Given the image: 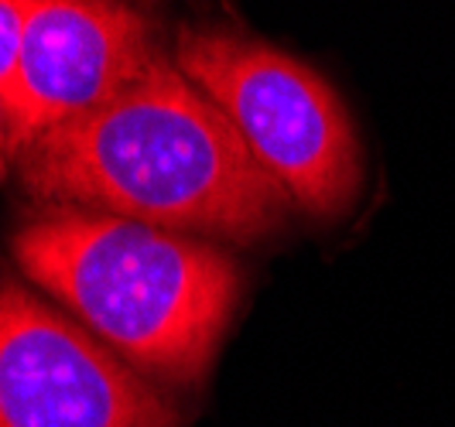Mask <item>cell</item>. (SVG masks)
Masks as SVG:
<instances>
[{
	"instance_id": "6da1fadb",
	"label": "cell",
	"mask_w": 455,
	"mask_h": 427,
	"mask_svg": "<svg viewBox=\"0 0 455 427\" xmlns=\"http://www.w3.org/2000/svg\"><path fill=\"white\" fill-rule=\"evenodd\" d=\"M18 164L35 205H72L253 247L295 202L243 137L172 59V45L103 107L55 127Z\"/></svg>"
},
{
	"instance_id": "7a4b0ae2",
	"label": "cell",
	"mask_w": 455,
	"mask_h": 427,
	"mask_svg": "<svg viewBox=\"0 0 455 427\" xmlns=\"http://www.w3.org/2000/svg\"><path fill=\"white\" fill-rule=\"evenodd\" d=\"M21 273L158 386L209 376L243 297L220 243L72 205H35L11 233Z\"/></svg>"
},
{
	"instance_id": "3957f363",
	"label": "cell",
	"mask_w": 455,
	"mask_h": 427,
	"mask_svg": "<svg viewBox=\"0 0 455 427\" xmlns=\"http://www.w3.org/2000/svg\"><path fill=\"white\" fill-rule=\"evenodd\" d=\"M172 59L227 113L295 209L332 223L363 188V147L332 83L267 38L229 24H182Z\"/></svg>"
},
{
	"instance_id": "277c9868",
	"label": "cell",
	"mask_w": 455,
	"mask_h": 427,
	"mask_svg": "<svg viewBox=\"0 0 455 427\" xmlns=\"http://www.w3.org/2000/svg\"><path fill=\"white\" fill-rule=\"evenodd\" d=\"M0 427H185L175 400L14 273H0Z\"/></svg>"
},
{
	"instance_id": "5b68a950",
	"label": "cell",
	"mask_w": 455,
	"mask_h": 427,
	"mask_svg": "<svg viewBox=\"0 0 455 427\" xmlns=\"http://www.w3.org/2000/svg\"><path fill=\"white\" fill-rule=\"evenodd\" d=\"M164 45L158 14L144 7L24 0L21 66L4 96L11 161L55 127L114 99Z\"/></svg>"
},
{
	"instance_id": "8992f818",
	"label": "cell",
	"mask_w": 455,
	"mask_h": 427,
	"mask_svg": "<svg viewBox=\"0 0 455 427\" xmlns=\"http://www.w3.org/2000/svg\"><path fill=\"white\" fill-rule=\"evenodd\" d=\"M24 0H0V99L11 92L21 66Z\"/></svg>"
},
{
	"instance_id": "52a82bcc",
	"label": "cell",
	"mask_w": 455,
	"mask_h": 427,
	"mask_svg": "<svg viewBox=\"0 0 455 427\" xmlns=\"http://www.w3.org/2000/svg\"><path fill=\"white\" fill-rule=\"evenodd\" d=\"M7 161H11V151H7V110H4V99H0V178L7 175Z\"/></svg>"
}]
</instances>
